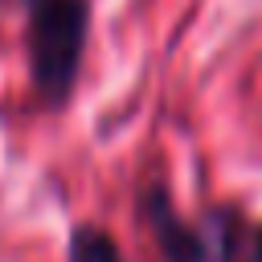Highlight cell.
Masks as SVG:
<instances>
[{"mask_svg": "<svg viewBox=\"0 0 262 262\" xmlns=\"http://www.w3.org/2000/svg\"><path fill=\"white\" fill-rule=\"evenodd\" d=\"M246 250H250V262H262V225H254V229H250Z\"/></svg>", "mask_w": 262, "mask_h": 262, "instance_id": "4", "label": "cell"}, {"mask_svg": "<svg viewBox=\"0 0 262 262\" xmlns=\"http://www.w3.org/2000/svg\"><path fill=\"white\" fill-rule=\"evenodd\" d=\"M139 217L151 229V242L164 262H213L205 229L176 209L172 188L164 180H151L139 188Z\"/></svg>", "mask_w": 262, "mask_h": 262, "instance_id": "2", "label": "cell"}, {"mask_svg": "<svg viewBox=\"0 0 262 262\" xmlns=\"http://www.w3.org/2000/svg\"><path fill=\"white\" fill-rule=\"evenodd\" d=\"M29 25V74L49 111L66 106L82 78V57L90 41V0H25Z\"/></svg>", "mask_w": 262, "mask_h": 262, "instance_id": "1", "label": "cell"}, {"mask_svg": "<svg viewBox=\"0 0 262 262\" xmlns=\"http://www.w3.org/2000/svg\"><path fill=\"white\" fill-rule=\"evenodd\" d=\"M66 262H127V258L111 229L94 221H78L70 225V237H66Z\"/></svg>", "mask_w": 262, "mask_h": 262, "instance_id": "3", "label": "cell"}]
</instances>
